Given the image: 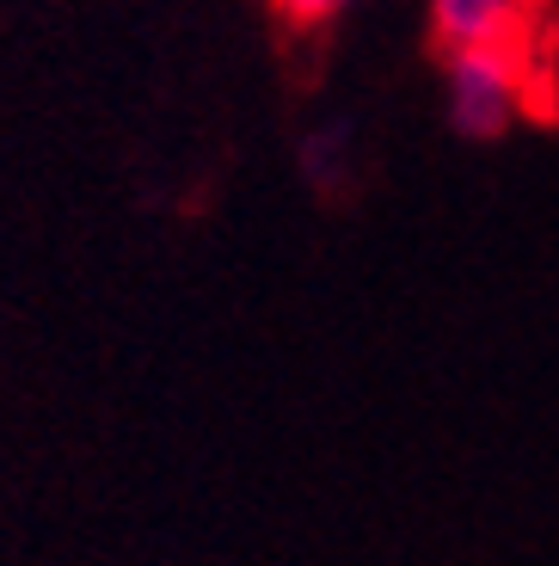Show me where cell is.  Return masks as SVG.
Here are the masks:
<instances>
[{
	"label": "cell",
	"instance_id": "1",
	"mask_svg": "<svg viewBox=\"0 0 559 566\" xmlns=\"http://www.w3.org/2000/svg\"><path fill=\"white\" fill-rule=\"evenodd\" d=\"M535 105V50H455L443 56V112L455 136L498 142Z\"/></svg>",
	"mask_w": 559,
	"mask_h": 566
},
{
	"label": "cell",
	"instance_id": "2",
	"mask_svg": "<svg viewBox=\"0 0 559 566\" xmlns=\"http://www.w3.org/2000/svg\"><path fill=\"white\" fill-rule=\"evenodd\" d=\"M541 0H431V38L455 50H535Z\"/></svg>",
	"mask_w": 559,
	"mask_h": 566
},
{
	"label": "cell",
	"instance_id": "3",
	"mask_svg": "<svg viewBox=\"0 0 559 566\" xmlns=\"http://www.w3.org/2000/svg\"><path fill=\"white\" fill-rule=\"evenodd\" d=\"M338 160V172H345V160H350V124H326V129H314L308 136V148H302V172H308L314 185L326 191V167Z\"/></svg>",
	"mask_w": 559,
	"mask_h": 566
},
{
	"label": "cell",
	"instance_id": "4",
	"mask_svg": "<svg viewBox=\"0 0 559 566\" xmlns=\"http://www.w3.org/2000/svg\"><path fill=\"white\" fill-rule=\"evenodd\" d=\"M271 7H277V19L295 31H326V25H338L357 0H271Z\"/></svg>",
	"mask_w": 559,
	"mask_h": 566
}]
</instances>
